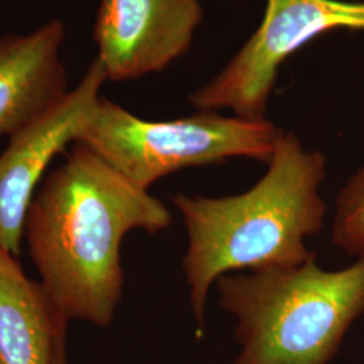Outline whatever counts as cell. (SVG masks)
Listing matches in <instances>:
<instances>
[{"instance_id":"1","label":"cell","mask_w":364,"mask_h":364,"mask_svg":"<svg viewBox=\"0 0 364 364\" xmlns=\"http://www.w3.org/2000/svg\"><path fill=\"white\" fill-rule=\"evenodd\" d=\"M170 224L158 198L76 142L34 196L25 235L41 284L66 318L108 326L123 293L124 236L156 234Z\"/></svg>"},{"instance_id":"2","label":"cell","mask_w":364,"mask_h":364,"mask_svg":"<svg viewBox=\"0 0 364 364\" xmlns=\"http://www.w3.org/2000/svg\"><path fill=\"white\" fill-rule=\"evenodd\" d=\"M326 158L282 132L264 176L247 192L225 197L173 196L188 231L182 269L198 326L210 287L232 272L296 267L316 259L305 245L318 234L326 205L320 193Z\"/></svg>"},{"instance_id":"3","label":"cell","mask_w":364,"mask_h":364,"mask_svg":"<svg viewBox=\"0 0 364 364\" xmlns=\"http://www.w3.org/2000/svg\"><path fill=\"white\" fill-rule=\"evenodd\" d=\"M216 287L242 347L231 364H329L364 314V257L332 272L313 259L225 274Z\"/></svg>"},{"instance_id":"4","label":"cell","mask_w":364,"mask_h":364,"mask_svg":"<svg viewBox=\"0 0 364 364\" xmlns=\"http://www.w3.org/2000/svg\"><path fill=\"white\" fill-rule=\"evenodd\" d=\"M282 132L267 119L223 117L215 111L146 120L100 96L77 142L149 192L158 180L186 168L218 165L232 158L267 165Z\"/></svg>"},{"instance_id":"5","label":"cell","mask_w":364,"mask_h":364,"mask_svg":"<svg viewBox=\"0 0 364 364\" xmlns=\"http://www.w3.org/2000/svg\"><path fill=\"white\" fill-rule=\"evenodd\" d=\"M338 30L364 31V0H266L259 27L189 103L198 111L228 108L236 117L266 119L282 64L313 39Z\"/></svg>"},{"instance_id":"6","label":"cell","mask_w":364,"mask_h":364,"mask_svg":"<svg viewBox=\"0 0 364 364\" xmlns=\"http://www.w3.org/2000/svg\"><path fill=\"white\" fill-rule=\"evenodd\" d=\"M203 18L200 0H100L96 60L111 81L162 72L189 50Z\"/></svg>"},{"instance_id":"7","label":"cell","mask_w":364,"mask_h":364,"mask_svg":"<svg viewBox=\"0 0 364 364\" xmlns=\"http://www.w3.org/2000/svg\"><path fill=\"white\" fill-rule=\"evenodd\" d=\"M107 81L95 60L77 85L49 114L10 136L0 153V247L18 257L28 208L54 156L76 144Z\"/></svg>"},{"instance_id":"8","label":"cell","mask_w":364,"mask_h":364,"mask_svg":"<svg viewBox=\"0 0 364 364\" xmlns=\"http://www.w3.org/2000/svg\"><path fill=\"white\" fill-rule=\"evenodd\" d=\"M64 39L58 19L0 38V136H13L65 99L70 90L60 57Z\"/></svg>"},{"instance_id":"9","label":"cell","mask_w":364,"mask_h":364,"mask_svg":"<svg viewBox=\"0 0 364 364\" xmlns=\"http://www.w3.org/2000/svg\"><path fill=\"white\" fill-rule=\"evenodd\" d=\"M68 323L42 284L0 247V364H57Z\"/></svg>"},{"instance_id":"10","label":"cell","mask_w":364,"mask_h":364,"mask_svg":"<svg viewBox=\"0 0 364 364\" xmlns=\"http://www.w3.org/2000/svg\"><path fill=\"white\" fill-rule=\"evenodd\" d=\"M331 232L338 248L352 257H364V166L340 189Z\"/></svg>"},{"instance_id":"11","label":"cell","mask_w":364,"mask_h":364,"mask_svg":"<svg viewBox=\"0 0 364 364\" xmlns=\"http://www.w3.org/2000/svg\"><path fill=\"white\" fill-rule=\"evenodd\" d=\"M57 364H68V362H66V351L63 352V353L60 355V358H58V360H57Z\"/></svg>"}]
</instances>
